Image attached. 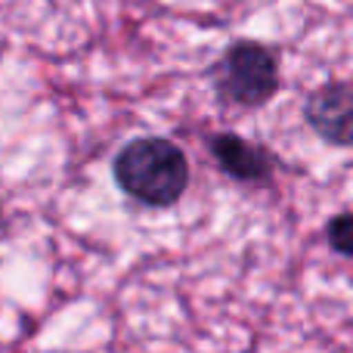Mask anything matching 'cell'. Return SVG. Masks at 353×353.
Instances as JSON below:
<instances>
[{
    "label": "cell",
    "mask_w": 353,
    "mask_h": 353,
    "mask_svg": "<svg viewBox=\"0 0 353 353\" xmlns=\"http://www.w3.org/2000/svg\"><path fill=\"white\" fill-rule=\"evenodd\" d=\"M112 174L134 201L149 208H168L180 201L189 186V159L165 137H137L118 149Z\"/></svg>",
    "instance_id": "obj_1"
},
{
    "label": "cell",
    "mask_w": 353,
    "mask_h": 353,
    "mask_svg": "<svg viewBox=\"0 0 353 353\" xmlns=\"http://www.w3.org/2000/svg\"><path fill=\"white\" fill-rule=\"evenodd\" d=\"M214 87L232 105L257 109L279 90V59L270 47L254 41H239L223 53L214 68Z\"/></svg>",
    "instance_id": "obj_2"
},
{
    "label": "cell",
    "mask_w": 353,
    "mask_h": 353,
    "mask_svg": "<svg viewBox=\"0 0 353 353\" xmlns=\"http://www.w3.org/2000/svg\"><path fill=\"white\" fill-rule=\"evenodd\" d=\"M304 118L323 140L335 146H353V84L335 81L310 93Z\"/></svg>",
    "instance_id": "obj_3"
},
{
    "label": "cell",
    "mask_w": 353,
    "mask_h": 353,
    "mask_svg": "<svg viewBox=\"0 0 353 353\" xmlns=\"http://www.w3.org/2000/svg\"><path fill=\"white\" fill-rule=\"evenodd\" d=\"M211 155L223 174H230L239 183H257L267 186L273 180V155L257 143L242 140L239 134H214L211 137Z\"/></svg>",
    "instance_id": "obj_4"
},
{
    "label": "cell",
    "mask_w": 353,
    "mask_h": 353,
    "mask_svg": "<svg viewBox=\"0 0 353 353\" xmlns=\"http://www.w3.org/2000/svg\"><path fill=\"white\" fill-rule=\"evenodd\" d=\"M325 242L335 254H344V257H353V211H344V214H335L325 226Z\"/></svg>",
    "instance_id": "obj_5"
}]
</instances>
